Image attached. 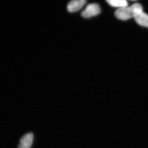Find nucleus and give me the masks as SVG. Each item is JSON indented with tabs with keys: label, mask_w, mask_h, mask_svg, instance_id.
<instances>
[{
	"label": "nucleus",
	"mask_w": 148,
	"mask_h": 148,
	"mask_svg": "<svg viewBox=\"0 0 148 148\" xmlns=\"http://www.w3.org/2000/svg\"><path fill=\"white\" fill-rule=\"evenodd\" d=\"M134 19L139 25L148 28V15L146 13H140L134 17Z\"/></svg>",
	"instance_id": "5"
},
{
	"label": "nucleus",
	"mask_w": 148,
	"mask_h": 148,
	"mask_svg": "<svg viewBox=\"0 0 148 148\" xmlns=\"http://www.w3.org/2000/svg\"><path fill=\"white\" fill-rule=\"evenodd\" d=\"M106 1L112 7H118L119 8L128 6V3L126 0H108Z\"/></svg>",
	"instance_id": "6"
},
{
	"label": "nucleus",
	"mask_w": 148,
	"mask_h": 148,
	"mask_svg": "<svg viewBox=\"0 0 148 148\" xmlns=\"http://www.w3.org/2000/svg\"><path fill=\"white\" fill-rule=\"evenodd\" d=\"M100 13V7L97 3H91L87 6L81 14L83 17L90 18L97 16Z\"/></svg>",
	"instance_id": "2"
},
{
	"label": "nucleus",
	"mask_w": 148,
	"mask_h": 148,
	"mask_svg": "<svg viewBox=\"0 0 148 148\" xmlns=\"http://www.w3.org/2000/svg\"><path fill=\"white\" fill-rule=\"evenodd\" d=\"M33 135L29 133L25 134L21 138L18 148H30L32 144Z\"/></svg>",
	"instance_id": "4"
},
{
	"label": "nucleus",
	"mask_w": 148,
	"mask_h": 148,
	"mask_svg": "<svg viewBox=\"0 0 148 148\" xmlns=\"http://www.w3.org/2000/svg\"><path fill=\"white\" fill-rule=\"evenodd\" d=\"M86 3L85 0H73L70 1L67 5V10L69 12L78 11Z\"/></svg>",
	"instance_id": "3"
},
{
	"label": "nucleus",
	"mask_w": 148,
	"mask_h": 148,
	"mask_svg": "<svg viewBox=\"0 0 148 148\" xmlns=\"http://www.w3.org/2000/svg\"><path fill=\"white\" fill-rule=\"evenodd\" d=\"M143 12L142 6L139 3H134L130 7L119 8L115 13V16L121 20H127L134 18L137 14Z\"/></svg>",
	"instance_id": "1"
}]
</instances>
